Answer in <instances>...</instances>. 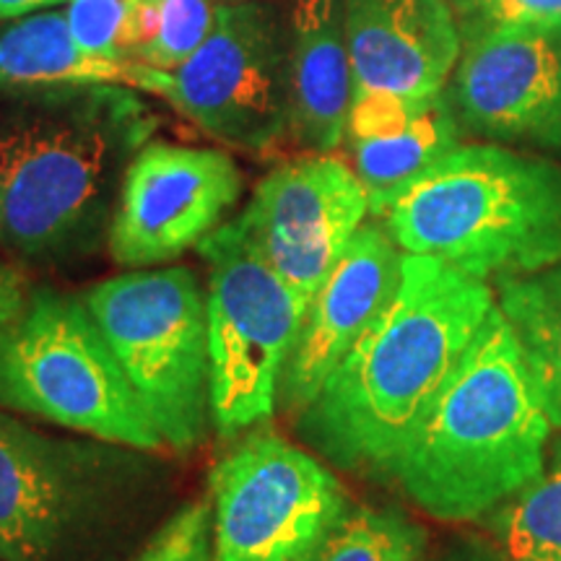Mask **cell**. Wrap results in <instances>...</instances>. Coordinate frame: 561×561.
Wrapping results in <instances>:
<instances>
[{"instance_id": "cell-13", "label": "cell", "mask_w": 561, "mask_h": 561, "mask_svg": "<svg viewBox=\"0 0 561 561\" xmlns=\"http://www.w3.org/2000/svg\"><path fill=\"white\" fill-rule=\"evenodd\" d=\"M94 494V455L0 411V561H58Z\"/></svg>"}, {"instance_id": "cell-22", "label": "cell", "mask_w": 561, "mask_h": 561, "mask_svg": "<svg viewBox=\"0 0 561 561\" xmlns=\"http://www.w3.org/2000/svg\"><path fill=\"white\" fill-rule=\"evenodd\" d=\"M216 11L214 0H146V42L136 62L157 70L182 66L214 30Z\"/></svg>"}, {"instance_id": "cell-14", "label": "cell", "mask_w": 561, "mask_h": 561, "mask_svg": "<svg viewBox=\"0 0 561 561\" xmlns=\"http://www.w3.org/2000/svg\"><path fill=\"white\" fill-rule=\"evenodd\" d=\"M401 265L403 250L388 229L362 224L307 307L278 401H286L291 411H305L320 396L328 377L388 307L401 284Z\"/></svg>"}, {"instance_id": "cell-10", "label": "cell", "mask_w": 561, "mask_h": 561, "mask_svg": "<svg viewBox=\"0 0 561 561\" xmlns=\"http://www.w3.org/2000/svg\"><path fill=\"white\" fill-rule=\"evenodd\" d=\"M242 195L237 161L221 149L151 140L133 153L110 227L123 268L170 263L206 240Z\"/></svg>"}, {"instance_id": "cell-20", "label": "cell", "mask_w": 561, "mask_h": 561, "mask_svg": "<svg viewBox=\"0 0 561 561\" xmlns=\"http://www.w3.org/2000/svg\"><path fill=\"white\" fill-rule=\"evenodd\" d=\"M504 561H561V450L538 479L486 517Z\"/></svg>"}, {"instance_id": "cell-7", "label": "cell", "mask_w": 561, "mask_h": 561, "mask_svg": "<svg viewBox=\"0 0 561 561\" xmlns=\"http://www.w3.org/2000/svg\"><path fill=\"white\" fill-rule=\"evenodd\" d=\"M198 252L208 265L210 421L237 437L276 411L310 305L265 261L242 216L210 231Z\"/></svg>"}, {"instance_id": "cell-29", "label": "cell", "mask_w": 561, "mask_h": 561, "mask_svg": "<svg viewBox=\"0 0 561 561\" xmlns=\"http://www.w3.org/2000/svg\"><path fill=\"white\" fill-rule=\"evenodd\" d=\"M455 3L460 5V9H466V11H479L483 3H486V0H455Z\"/></svg>"}, {"instance_id": "cell-26", "label": "cell", "mask_w": 561, "mask_h": 561, "mask_svg": "<svg viewBox=\"0 0 561 561\" xmlns=\"http://www.w3.org/2000/svg\"><path fill=\"white\" fill-rule=\"evenodd\" d=\"M421 561H504V557L491 543V538H455V541L445 543L437 551H426Z\"/></svg>"}, {"instance_id": "cell-9", "label": "cell", "mask_w": 561, "mask_h": 561, "mask_svg": "<svg viewBox=\"0 0 561 561\" xmlns=\"http://www.w3.org/2000/svg\"><path fill=\"white\" fill-rule=\"evenodd\" d=\"M216 561H310L348 512L341 481L273 432H252L210 473Z\"/></svg>"}, {"instance_id": "cell-27", "label": "cell", "mask_w": 561, "mask_h": 561, "mask_svg": "<svg viewBox=\"0 0 561 561\" xmlns=\"http://www.w3.org/2000/svg\"><path fill=\"white\" fill-rule=\"evenodd\" d=\"M26 299H30V291H26L24 276L11 263L0 261V333L24 310Z\"/></svg>"}, {"instance_id": "cell-5", "label": "cell", "mask_w": 561, "mask_h": 561, "mask_svg": "<svg viewBox=\"0 0 561 561\" xmlns=\"http://www.w3.org/2000/svg\"><path fill=\"white\" fill-rule=\"evenodd\" d=\"M0 405L133 450L164 447L87 305L53 289L32 291L0 333Z\"/></svg>"}, {"instance_id": "cell-17", "label": "cell", "mask_w": 561, "mask_h": 561, "mask_svg": "<svg viewBox=\"0 0 561 561\" xmlns=\"http://www.w3.org/2000/svg\"><path fill=\"white\" fill-rule=\"evenodd\" d=\"M354 68L339 0H291L289 133L312 153L346 140Z\"/></svg>"}, {"instance_id": "cell-12", "label": "cell", "mask_w": 561, "mask_h": 561, "mask_svg": "<svg viewBox=\"0 0 561 561\" xmlns=\"http://www.w3.org/2000/svg\"><path fill=\"white\" fill-rule=\"evenodd\" d=\"M453 100L481 136L561 146V30L483 24L455 70Z\"/></svg>"}, {"instance_id": "cell-16", "label": "cell", "mask_w": 561, "mask_h": 561, "mask_svg": "<svg viewBox=\"0 0 561 561\" xmlns=\"http://www.w3.org/2000/svg\"><path fill=\"white\" fill-rule=\"evenodd\" d=\"M346 138L369 214L385 216L419 174L458 149L460 125L445 94L409 100L369 91L354 94Z\"/></svg>"}, {"instance_id": "cell-6", "label": "cell", "mask_w": 561, "mask_h": 561, "mask_svg": "<svg viewBox=\"0 0 561 561\" xmlns=\"http://www.w3.org/2000/svg\"><path fill=\"white\" fill-rule=\"evenodd\" d=\"M125 380L172 450H193L210 421L206 297L191 268H136L83 297Z\"/></svg>"}, {"instance_id": "cell-25", "label": "cell", "mask_w": 561, "mask_h": 561, "mask_svg": "<svg viewBox=\"0 0 561 561\" xmlns=\"http://www.w3.org/2000/svg\"><path fill=\"white\" fill-rule=\"evenodd\" d=\"M479 13L483 24L561 30V0H486Z\"/></svg>"}, {"instance_id": "cell-28", "label": "cell", "mask_w": 561, "mask_h": 561, "mask_svg": "<svg viewBox=\"0 0 561 561\" xmlns=\"http://www.w3.org/2000/svg\"><path fill=\"white\" fill-rule=\"evenodd\" d=\"M66 3V0H0V21L3 19H21L30 13L47 9V5Z\"/></svg>"}, {"instance_id": "cell-19", "label": "cell", "mask_w": 561, "mask_h": 561, "mask_svg": "<svg viewBox=\"0 0 561 561\" xmlns=\"http://www.w3.org/2000/svg\"><path fill=\"white\" fill-rule=\"evenodd\" d=\"M541 385L553 426H561V263L500 280V305Z\"/></svg>"}, {"instance_id": "cell-15", "label": "cell", "mask_w": 561, "mask_h": 561, "mask_svg": "<svg viewBox=\"0 0 561 561\" xmlns=\"http://www.w3.org/2000/svg\"><path fill=\"white\" fill-rule=\"evenodd\" d=\"M354 94L426 100L442 94L460 60L447 0H343Z\"/></svg>"}, {"instance_id": "cell-24", "label": "cell", "mask_w": 561, "mask_h": 561, "mask_svg": "<svg viewBox=\"0 0 561 561\" xmlns=\"http://www.w3.org/2000/svg\"><path fill=\"white\" fill-rule=\"evenodd\" d=\"M214 553L210 502H191L161 525L136 561H208Z\"/></svg>"}, {"instance_id": "cell-23", "label": "cell", "mask_w": 561, "mask_h": 561, "mask_svg": "<svg viewBox=\"0 0 561 561\" xmlns=\"http://www.w3.org/2000/svg\"><path fill=\"white\" fill-rule=\"evenodd\" d=\"M144 5L146 0H68L66 19L87 53L136 62L146 42Z\"/></svg>"}, {"instance_id": "cell-21", "label": "cell", "mask_w": 561, "mask_h": 561, "mask_svg": "<svg viewBox=\"0 0 561 561\" xmlns=\"http://www.w3.org/2000/svg\"><path fill=\"white\" fill-rule=\"evenodd\" d=\"M430 536L398 510L348 507L310 561H421Z\"/></svg>"}, {"instance_id": "cell-3", "label": "cell", "mask_w": 561, "mask_h": 561, "mask_svg": "<svg viewBox=\"0 0 561 561\" xmlns=\"http://www.w3.org/2000/svg\"><path fill=\"white\" fill-rule=\"evenodd\" d=\"M0 123V242L39 257L104 216L117 172L153 117L128 87H81L24 100Z\"/></svg>"}, {"instance_id": "cell-11", "label": "cell", "mask_w": 561, "mask_h": 561, "mask_svg": "<svg viewBox=\"0 0 561 561\" xmlns=\"http://www.w3.org/2000/svg\"><path fill=\"white\" fill-rule=\"evenodd\" d=\"M367 214L354 167L333 153H307L265 174L242 219L273 271L310 305Z\"/></svg>"}, {"instance_id": "cell-4", "label": "cell", "mask_w": 561, "mask_h": 561, "mask_svg": "<svg viewBox=\"0 0 561 561\" xmlns=\"http://www.w3.org/2000/svg\"><path fill=\"white\" fill-rule=\"evenodd\" d=\"M409 255L476 278H517L561 263V167L502 146H458L382 216Z\"/></svg>"}, {"instance_id": "cell-30", "label": "cell", "mask_w": 561, "mask_h": 561, "mask_svg": "<svg viewBox=\"0 0 561 561\" xmlns=\"http://www.w3.org/2000/svg\"><path fill=\"white\" fill-rule=\"evenodd\" d=\"M208 561H216V559H214V553H210V557H208Z\"/></svg>"}, {"instance_id": "cell-1", "label": "cell", "mask_w": 561, "mask_h": 561, "mask_svg": "<svg viewBox=\"0 0 561 561\" xmlns=\"http://www.w3.org/2000/svg\"><path fill=\"white\" fill-rule=\"evenodd\" d=\"M494 307L483 278L403 252L396 294L301 411V434L341 468L390 476Z\"/></svg>"}, {"instance_id": "cell-8", "label": "cell", "mask_w": 561, "mask_h": 561, "mask_svg": "<svg viewBox=\"0 0 561 561\" xmlns=\"http://www.w3.org/2000/svg\"><path fill=\"white\" fill-rule=\"evenodd\" d=\"M136 89L170 102L224 146L271 151L289 133V30L271 5L227 0L206 42L182 66L138 62Z\"/></svg>"}, {"instance_id": "cell-2", "label": "cell", "mask_w": 561, "mask_h": 561, "mask_svg": "<svg viewBox=\"0 0 561 561\" xmlns=\"http://www.w3.org/2000/svg\"><path fill=\"white\" fill-rule=\"evenodd\" d=\"M551 430L541 385L494 307L390 479L434 520H481L541 476Z\"/></svg>"}, {"instance_id": "cell-18", "label": "cell", "mask_w": 561, "mask_h": 561, "mask_svg": "<svg viewBox=\"0 0 561 561\" xmlns=\"http://www.w3.org/2000/svg\"><path fill=\"white\" fill-rule=\"evenodd\" d=\"M138 87V62L91 55L76 42L66 11L30 13L0 26V94L30 96L81 87Z\"/></svg>"}]
</instances>
